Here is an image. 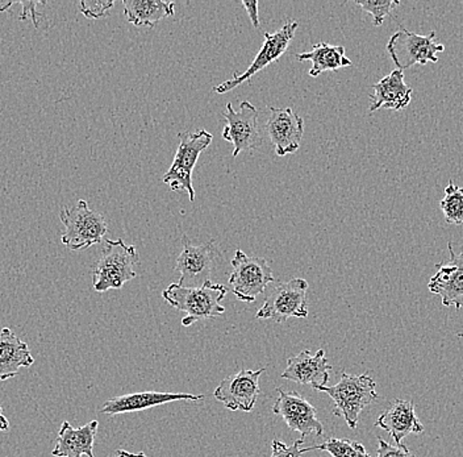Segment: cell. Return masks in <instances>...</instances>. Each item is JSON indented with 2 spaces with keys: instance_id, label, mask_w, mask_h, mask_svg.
Returning <instances> with one entry per match:
<instances>
[{
  "instance_id": "6da1fadb",
  "label": "cell",
  "mask_w": 463,
  "mask_h": 457,
  "mask_svg": "<svg viewBox=\"0 0 463 457\" xmlns=\"http://www.w3.org/2000/svg\"><path fill=\"white\" fill-rule=\"evenodd\" d=\"M228 293V288L213 281L203 285L202 288H184L179 283H172L165 289L162 297L164 300L184 314L182 326L190 327L203 319H213L224 314V306L222 300Z\"/></svg>"
},
{
  "instance_id": "7a4b0ae2",
  "label": "cell",
  "mask_w": 463,
  "mask_h": 457,
  "mask_svg": "<svg viewBox=\"0 0 463 457\" xmlns=\"http://www.w3.org/2000/svg\"><path fill=\"white\" fill-rule=\"evenodd\" d=\"M317 392L326 393L332 398L335 407L333 414L345 419L347 426L355 430L361 413L375 402L376 383L367 373L364 375H341L340 383L335 386H321Z\"/></svg>"
},
{
  "instance_id": "3957f363",
  "label": "cell",
  "mask_w": 463,
  "mask_h": 457,
  "mask_svg": "<svg viewBox=\"0 0 463 457\" xmlns=\"http://www.w3.org/2000/svg\"><path fill=\"white\" fill-rule=\"evenodd\" d=\"M140 262V256L133 245L123 239L106 240L100 259L92 266V283L95 291L106 293L109 289H121L124 283L135 279L133 265Z\"/></svg>"
},
{
  "instance_id": "277c9868",
  "label": "cell",
  "mask_w": 463,
  "mask_h": 457,
  "mask_svg": "<svg viewBox=\"0 0 463 457\" xmlns=\"http://www.w3.org/2000/svg\"><path fill=\"white\" fill-rule=\"evenodd\" d=\"M178 149L170 169L162 177L164 184H166L173 192H186L190 202L195 201V190L193 185V172L199 156L203 150L207 149L213 143V133L201 129L198 132L179 133Z\"/></svg>"
},
{
  "instance_id": "5b68a950",
  "label": "cell",
  "mask_w": 463,
  "mask_h": 457,
  "mask_svg": "<svg viewBox=\"0 0 463 457\" xmlns=\"http://www.w3.org/2000/svg\"><path fill=\"white\" fill-rule=\"evenodd\" d=\"M60 219L65 225L61 242L71 251H83L91 245L99 244L107 233L104 216L91 210L83 199L74 206L63 207Z\"/></svg>"
},
{
  "instance_id": "8992f818",
  "label": "cell",
  "mask_w": 463,
  "mask_h": 457,
  "mask_svg": "<svg viewBox=\"0 0 463 457\" xmlns=\"http://www.w3.org/2000/svg\"><path fill=\"white\" fill-rule=\"evenodd\" d=\"M232 266L231 291L241 302H254L274 282L271 266L262 257L248 256L241 250H237Z\"/></svg>"
},
{
  "instance_id": "52a82bcc",
  "label": "cell",
  "mask_w": 463,
  "mask_h": 457,
  "mask_svg": "<svg viewBox=\"0 0 463 457\" xmlns=\"http://www.w3.org/2000/svg\"><path fill=\"white\" fill-rule=\"evenodd\" d=\"M307 290H308V282L303 279H294L288 282H275L266 295L262 308L257 312V318L283 323L289 318L308 317Z\"/></svg>"
},
{
  "instance_id": "ba28073f",
  "label": "cell",
  "mask_w": 463,
  "mask_h": 457,
  "mask_svg": "<svg viewBox=\"0 0 463 457\" xmlns=\"http://www.w3.org/2000/svg\"><path fill=\"white\" fill-rule=\"evenodd\" d=\"M436 32H430L428 36L405 30L401 25L398 32L390 37L387 43V52L399 71L412 68L413 65H427L430 62H439L437 54L445 51V46L434 42Z\"/></svg>"
},
{
  "instance_id": "9c48e42d",
  "label": "cell",
  "mask_w": 463,
  "mask_h": 457,
  "mask_svg": "<svg viewBox=\"0 0 463 457\" xmlns=\"http://www.w3.org/2000/svg\"><path fill=\"white\" fill-rule=\"evenodd\" d=\"M298 27H299V23L295 22V20H288L285 25L279 28V30L275 31L274 33L266 32L265 43H263L262 48H260L256 59L249 66L248 71H244V73H234L232 80L225 81L222 85L217 86L213 91L217 92V94H225V92L231 91V90L239 88L246 81L250 82L254 75L259 74L266 66L279 60L285 54L292 40H294L295 32H297Z\"/></svg>"
},
{
  "instance_id": "30bf717a",
  "label": "cell",
  "mask_w": 463,
  "mask_h": 457,
  "mask_svg": "<svg viewBox=\"0 0 463 457\" xmlns=\"http://www.w3.org/2000/svg\"><path fill=\"white\" fill-rule=\"evenodd\" d=\"M219 256L220 252L213 240L204 244L194 245L184 235L182 239L181 254L174 266L181 273L179 285L184 288H202L210 282L213 265Z\"/></svg>"
},
{
  "instance_id": "8fae6325",
  "label": "cell",
  "mask_w": 463,
  "mask_h": 457,
  "mask_svg": "<svg viewBox=\"0 0 463 457\" xmlns=\"http://www.w3.org/2000/svg\"><path fill=\"white\" fill-rule=\"evenodd\" d=\"M259 117V109L249 100L241 103L239 111L233 109L232 103H227L224 112L227 127L222 131V138L233 144V157L245 150H253L262 146Z\"/></svg>"
},
{
  "instance_id": "7c38bea8",
  "label": "cell",
  "mask_w": 463,
  "mask_h": 457,
  "mask_svg": "<svg viewBox=\"0 0 463 457\" xmlns=\"http://www.w3.org/2000/svg\"><path fill=\"white\" fill-rule=\"evenodd\" d=\"M265 368L242 369L224 378L216 387L213 397L232 412L250 413L260 395V377Z\"/></svg>"
},
{
  "instance_id": "4fadbf2b",
  "label": "cell",
  "mask_w": 463,
  "mask_h": 457,
  "mask_svg": "<svg viewBox=\"0 0 463 457\" xmlns=\"http://www.w3.org/2000/svg\"><path fill=\"white\" fill-rule=\"evenodd\" d=\"M278 398L273 406L274 414L286 422L291 433H300L302 438L323 436L324 427L317 419V409L297 392L277 389Z\"/></svg>"
},
{
  "instance_id": "5bb4252c",
  "label": "cell",
  "mask_w": 463,
  "mask_h": 457,
  "mask_svg": "<svg viewBox=\"0 0 463 457\" xmlns=\"http://www.w3.org/2000/svg\"><path fill=\"white\" fill-rule=\"evenodd\" d=\"M265 127L275 153L279 157L292 155L299 149L304 135V120L300 115L295 114L291 107H269Z\"/></svg>"
},
{
  "instance_id": "9a60e30c",
  "label": "cell",
  "mask_w": 463,
  "mask_h": 457,
  "mask_svg": "<svg viewBox=\"0 0 463 457\" xmlns=\"http://www.w3.org/2000/svg\"><path fill=\"white\" fill-rule=\"evenodd\" d=\"M450 262L448 265L437 264L439 269L428 283L430 293L439 295L442 305L454 306L457 310L463 308V252L454 253L453 245L448 243Z\"/></svg>"
},
{
  "instance_id": "2e32d148",
  "label": "cell",
  "mask_w": 463,
  "mask_h": 457,
  "mask_svg": "<svg viewBox=\"0 0 463 457\" xmlns=\"http://www.w3.org/2000/svg\"><path fill=\"white\" fill-rule=\"evenodd\" d=\"M332 366L326 358V351L318 349L312 355L304 349L299 355L289 357L288 368L282 373V378L299 385H309L315 390L326 386L331 377Z\"/></svg>"
},
{
  "instance_id": "e0dca14e",
  "label": "cell",
  "mask_w": 463,
  "mask_h": 457,
  "mask_svg": "<svg viewBox=\"0 0 463 457\" xmlns=\"http://www.w3.org/2000/svg\"><path fill=\"white\" fill-rule=\"evenodd\" d=\"M375 427L382 428L393 439L396 445L403 444L405 436L424 433V426L416 415L412 401L395 399L376 419Z\"/></svg>"
},
{
  "instance_id": "ac0fdd59",
  "label": "cell",
  "mask_w": 463,
  "mask_h": 457,
  "mask_svg": "<svg viewBox=\"0 0 463 457\" xmlns=\"http://www.w3.org/2000/svg\"><path fill=\"white\" fill-rule=\"evenodd\" d=\"M204 395H173V393L144 392L124 395L107 401L101 407L100 412L109 415L140 412V410L150 409L159 405L170 404L175 401H202Z\"/></svg>"
},
{
  "instance_id": "d6986e66",
  "label": "cell",
  "mask_w": 463,
  "mask_h": 457,
  "mask_svg": "<svg viewBox=\"0 0 463 457\" xmlns=\"http://www.w3.org/2000/svg\"><path fill=\"white\" fill-rule=\"evenodd\" d=\"M374 94L370 95L372 106H370V114L381 109H393V111H401L411 103V94L412 88L404 82L403 71H391L383 80L373 85Z\"/></svg>"
},
{
  "instance_id": "ffe728a7",
  "label": "cell",
  "mask_w": 463,
  "mask_h": 457,
  "mask_svg": "<svg viewBox=\"0 0 463 457\" xmlns=\"http://www.w3.org/2000/svg\"><path fill=\"white\" fill-rule=\"evenodd\" d=\"M98 421H91L85 426L74 428L69 422H63L58 433L53 456L87 457L94 456V442L97 435Z\"/></svg>"
},
{
  "instance_id": "44dd1931",
  "label": "cell",
  "mask_w": 463,
  "mask_h": 457,
  "mask_svg": "<svg viewBox=\"0 0 463 457\" xmlns=\"http://www.w3.org/2000/svg\"><path fill=\"white\" fill-rule=\"evenodd\" d=\"M33 363L27 343L8 327L0 329V381L16 377L20 369L29 368Z\"/></svg>"
},
{
  "instance_id": "7402d4cb",
  "label": "cell",
  "mask_w": 463,
  "mask_h": 457,
  "mask_svg": "<svg viewBox=\"0 0 463 457\" xmlns=\"http://www.w3.org/2000/svg\"><path fill=\"white\" fill-rule=\"evenodd\" d=\"M127 20L137 27L153 28L165 17L174 15L175 3L162 0H124Z\"/></svg>"
},
{
  "instance_id": "603a6c76",
  "label": "cell",
  "mask_w": 463,
  "mask_h": 457,
  "mask_svg": "<svg viewBox=\"0 0 463 457\" xmlns=\"http://www.w3.org/2000/svg\"><path fill=\"white\" fill-rule=\"evenodd\" d=\"M299 61H311L312 68L309 71L311 77L326 73V71H335L338 69L352 66V61L347 59L345 48L341 45H331L328 43H318L315 44L312 51L298 54Z\"/></svg>"
},
{
  "instance_id": "cb8c5ba5",
  "label": "cell",
  "mask_w": 463,
  "mask_h": 457,
  "mask_svg": "<svg viewBox=\"0 0 463 457\" xmlns=\"http://www.w3.org/2000/svg\"><path fill=\"white\" fill-rule=\"evenodd\" d=\"M439 207L449 224H463V187L457 186L453 181L449 182Z\"/></svg>"
},
{
  "instance_id": "d4e9b609",
  "label": "cell",
  "mask_w": 463,
  "mask_h": 457,
  "mask_svg": "<svg viewBox=\"0 0 463 457\" xmlns=\"http://www.w3.org/2000/svg\"><path fill=\"white\" fill-rule=\"evenodd\" d=\"M326 451L332 457H370L361 443L350 439H328L321 444L314 445V451Z\"/></svg>"
},
{
  "instance_id": "484cf974",
  "label": "cell",
  "mask_w": 463,
  "mask_h": 457,
  "mask_svg": "<svg viewBox=\"0 0 463 457\" xmlns=\"http://www.w3.org/2000/svg\"><path fill=\"white\" fill-rule=\"evenodd\" d=\"M355 3L362 7V10L374 17L375 27H381L384 17L390 15L391 11L401 5L399 0H357Z\"/></svg>"
},
{
  "instance_id": "4316f807",
  "label": "cell",
  "mask_w": 463,
  "mask_h": 457,
  "mask_svg": "<svg viewBox=\"0 0 463 457\" xmlns=\"http://www.w3.org/2000/svg\"><path fill=\"white\" fill-rule=\"evenodd\" d=\"M80 13L87 19L100 20L109 15L114 8V2L111 0H83L80 2Z\"/></svg>"
},
{
  "instance_id": "83f0119b",
  "label": "cell",
  "mask_w": 463,
  "mask_h": 457,
  "mask_svg": "<svg viewBox=\"0 0 463 457\" xmlns=\"http://www.w3.org/2000/svg\"><path fill=\"white\" fill-rule=\"evenodd\" d=\"M304 438L298 439L292 445H286L285 443L279 441H274L271 444L270 457H302L303 453L314 451V447L302 448Z\"/></svg>"
},
{
  "instance_id": "f1b7e54d",
  "label": "cell",
  "mask_w": 463,
  "mask_h": 457,
  "mask_svg": "<svg viewBox=\"0 0 463 457\" xmlns=\"http://www.w3.org/2000/svg\"><path fill=\"white\" fill-rule=\"evenodd\" d=\"M375 457H418L413 455L404 444L391 445L390 443L378 436V451Z\"/></svg>"
},
{
  "instance_id": "f546056e",
  "label": "cell",
  "mask_w": 463,
  "mask_h": 457,
  "mask_svg": "<svg viewBox=\"0 0 463 457\" xmlns=\"http://www.w3.org/2000/svg\"><path fill=\"white\" fill-rule=\"evenodd\" d=\"M14 5H22L23 13L20 15V19L28 20L31 19L32 23H33L34 27H39L40 22H42V14L37 13L36 5H43V3L39 2H19L14 3Z\"/></svg>"
},
{
  "instance_id": "4dcf8cb0",
  "label": "cell",
  "mask_w": 463,
  "mask_h": 457,
  "mask_svg": "<svg viewBox=\"0 0 463 457\" xmlns=\"http://www.w3.org/2000/svg\"><path fill=\"white\" fill-rule=\"evenodd\" d=\"M242 5H244L246 13H248L249 19H250L251 24H253L254 28L260 27V11H259V2L257 0H253V2H248V0H244L242 2Z\"/></svg>"
},
{
  "instance_id": "1f68e13d",
  "label": "cell",
  "mask_w": 463,
  "mask_h": 457,
  "mask_svg": "<svg viewBox=\"0 0 463 457\" xmlns=\"http://www.w3.org/2000/svg\"><path fill=\"white\" fill-rule=\"evenodd\" d=\"M10 428V422L5 418V414H3L2 404H0V433L3 431H7Z\"/></svg>"
},
{
  "instance_id": "d6a6232c",
  "label": "cell",
  "mask_w": 463,
  "mask_h": 457,
  "mask_svg": "<svg viewBox=\"0 0 463 457\" xmlns=\"http://www.w3.org/2000/svg\"><path fill=\"white\" fill-rule=\"evenodd\" d=\"M112 457H146L144 452L130 453L128 451L118 450Z\"/></svg>"
}]
</instances>
